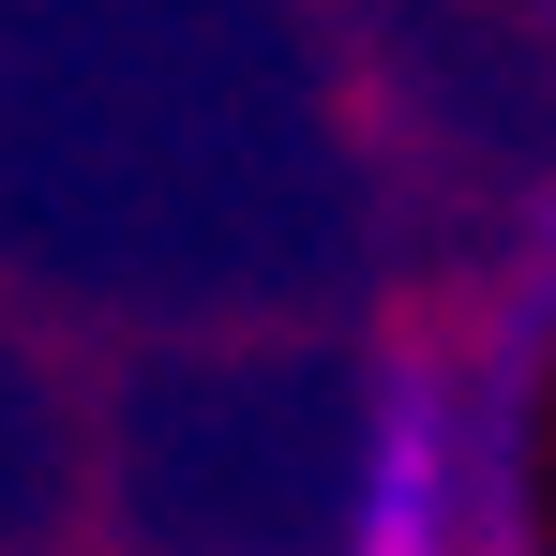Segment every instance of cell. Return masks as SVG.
Returning a JSON list of instances; mask_svg holds the SVG:
<instances>
[{
	"label": "cell",
	"instance_id": "obj_1",
	"mask_svg": "<svg viewBox=\"0 0 556 556\" xmlns=\"http://www.w3.org/2000/svg\"><path fill=\"white\" fill-rule=\"evenodd\" d=\"M346 556H452V421H437V391H421V376H391V406H376Z\"/></svg>",
	"mask_w": 556,
	"mask_h": 556
}]
</instances>
